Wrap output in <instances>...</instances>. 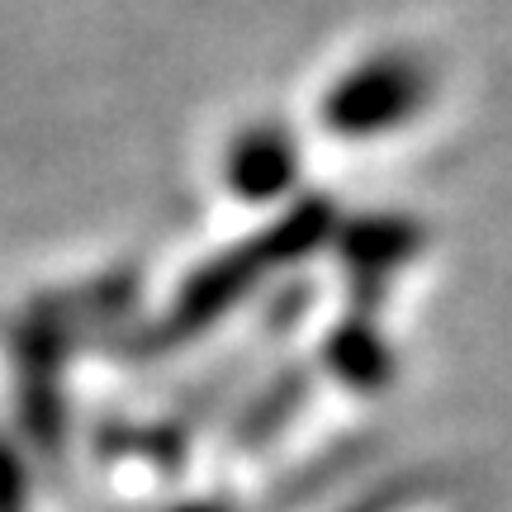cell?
<instances>
[{
    "instance_id": "cell-1",
    "label": "cell",
    "mask_w": 512,
    "mask_h": 512,
    "mask_svg": "<svg viewBox=\"0 0 512 512\" xmlns=\"http://www.w3.org/2000/svg\"><path fill=\"white\" fill-rule=\"evenodd\" d=\"M432 95V72L408 53L370 57L328 95V124L347 138H370L408 124Z\"/></svg>"
}]
</instances>
